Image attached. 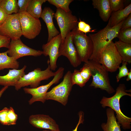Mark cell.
<instances>
[{
	"label": "cell",
	"mask_w": 131,
	"mask_h": 131,
	"mask_svg": "<svg viewBox=\"0 0 131 131\" xmlns=\"http://www.w3.org/2000/svg\"><path fill=\"white\" fill-rule=\"evenodd\" d=\"M98 62L108 72H115L120 66L122 59L113 41L102 50Z\"/></svg>",
	"instance_id": "7"
},
{
	"label": "cell",
	"mask_w": 131,
	"mask_h": 131,
	"mask_svg": "<svg viewBox=\"0 0 131 131\" xmlns=\"http://www.w3.org/2000/svg\"><path fill=\"white\" fill-rule=\"evenodd\" d=\"M130 27H131V13L124 20L122 25L121 29Z\"/></svg>",
	"instance_id": "36"
},
{
	"label": "cell",
	"mask_w": 131,
	"mask_h": 131,
	"mask_svg": "<svg viewBox=\"0 0 131 131\" xmlns=\"http://www.w3.org/2000/svg\"><path fill=\"white\" fill-rule=\"evenodd\" d=\"M86 63L89 66L92 78L90 86L99 88L109 94L115 91L110 84L108 72L98 62L89 60Z\"/></svg>",
	"instance_id": "3"
},
{
	"label": "cell",
	"mask_w": 131,
	"mask_h": 131,
	"mask_svg": "<svg viewBox=\"0 0 131 131\" xmlns=\"http://www.w3.org/2000/svg\"><path fill=\"white\" fill-rule=\"evenodd\" d=\"M8 16L0 6V25L3 23Z\"/></svg>",
	"instance_id": "38"
},
{
	"label": "cell",
	"mask_w": 131,
	"mask_h": 131,
	"mask_svg": "<svg viewBox=\"0 0 131 131\" xmlns=\"http://www.w3.org/2000/svg\"><path fill=\"white\" fill-rule=\"evenodd\" d=\"M55 13L54 11L50 8L45 7L42 10L41 16L47 26L48 34V42L60 33L55 27L53 21Z\"/></svg>",
	"instance_id": "16"
},
{
	"label": "cell",
	"mask_w": 131,
	"mask_h": 131,
	"mask_svg": "<svg viewBox=\"0 0 131 131\" xmlns=\"http://www.w3.org/2000/svg\"><path fill=\"white\" fill-rule=\"evenodd\" d=\"M11 39L9 38L0 35V48H8Z\"/></svg>",
	"instance_id": "35"
},
{
	"label": "cell",
	"mask_w": 131,
	"mask_h": 131,
	"mask_svg": "<svg viewBox=\"0 0 131 131\" xmlns=\"http://www.w3.org/2000/svg\"><path fill=\"white\" fill-rule=\"evenodd\" d=\"M29 123L37 128L52 131H60L55 121L49 115L44 114L32 115L29 117Z\"/></svg>",
	"instance_id": "15"
},
{
	"label": "cell",
	"mask_w": 131,
	"mask_h": 131,
	"mask_svg": "<svg viewBox=\"0 0 131 131\" xmlns=\"http://www.w3.org/2000/svg\"><path fill=\"white\" fill-rule=\"evenodd\" d=\"M19 14L22 35L29 39L34 38L40 34L41 29L40 20L27 12Z\"/></svg>",
	"instance_id": "9"
},
{
	"label": "cell",
	"mask_w": 131,
	"mask_h": 131,
	"mask_svg": "<svg viewBox=\"0 0 131 131\" xmlns=\"http://www.w3.org/2000/svg\"><path fill=\"white\" fill-rule=\"evenodd\" d=\"M0 35L11 40L20 39L22 35L19 13L9 15L0 25Z\"/></svg>",
	"instance_id": "11"
},
{
	"label": "cell",
	"mask_w": 131,
	"mask_h": 131,
	"mask_svg": "<svg viewBox=\"0 0 131 131\" xmlns=\"http://www.w3.org/2000/svg\"><path fill=\"white\" fill-rule=\"evenodd\" d=\"M114 44L122 58V62L131 64V44L124 43L120 41H115Z\"/></svg>",
	"instance_id": "21"
},
{
	"label": "cell",
	"mask_w": 131,
	"mask_h": 131,
	"mask_svg": "<svg viewBox=\"0 0 131 131\" xmlns=\"http://www.w3.org/2000/svg\"><path fill=\"white\" fill-rule=\"evenodd\" d=\"M92 1L94 8L98 10L102 20L105 22L108 21L112 12L109 0H92Z\"/></svg>",
	"instance_id": "18"
},
{
	"label": "cell",
	"mask_w": 131,
	"mask_h": 131,
	"mask_svg": "<svg viewBox=\"0 0 131 131\" xmlns=\"http://www.w3.org/2000/svg\"><path fill=\"white\" fill-rule=\"evenodd\" d=\"M54 16L59 28L62 42L69 32L77 28L78 19L71 11L67 12L60 8H57Z\"/></svg>",
	"instance_id": "8"
},
{
	"label": "cell",
	"mask_w": 131,
	"mask_h": 131,
	"mask_svg": "<svg viewBox=\"0 0 131 131\" xmlns=\"http://www.w3.org/2000/svg\"><path fill=\"white\" fill-rule=\"evenodd\" d=\"M8 117L9 125L16 124L18 119V116L15 113L13 108L10 107L9 108L8 113Z\"/></svg>",
	"instance_id": "32"
},
{
	"label": "cell",
	"mask_w": 131,
	"mask_h": 131,
	"mask_svg": "<svg viewBox=\"0 0 131 131\" xmlns=\"http://www.w3.org/2000/svg\"><path fill=\"white\" fill-rule=\"evenodd\" d=\"M107 121L106 123H103L101 127L103 131H121V125L116 121L114 111L109 107L106 110Z\"/></svg>",
	"instance_id": "20"
},
{
	"label": "cell",
	"mask_w": 131,
	"mask_h": 131,
	"mask_svg": "<svg viewBox=\"0 0 131 131\" xmlns=\"http://www.w3.org/2000/svg\"><path fill=\"white\" fill-rule=\"evenodd\" d=\"M61 42L60 33L42 46L43 54L45 56H49V64L52 70L55 71L57 67V62L59 57V50Z\"/></svg>",
	"instance_id": "14"
},
{
	"label": "cell",
	"mask_w": 131,
	"mask_h": 131,
	"mask_svg": "<svg viewBox=\"0 0 131 131\" xmlns=\"http://www.w3.org/2000/svg\"><path fill=\"white\" fill-rule=\"evenodd\" d=\"M46 0H30L26 12L32 16L39 18L41 17L42 10V6Z\"/></svg>",
	"instance_id": "23"
},
{
	"label": "cell",
	"mask_w": 131,
	"mask_h": 131,
	"mask_svg": "<svg viewBox=\"0 0 131 131\" xmlns=\"http://www.w3.org/2000/svg\"><path fill=\"white\" fill-rule=\"evenodd\" d=\"M26 67V66L24 65L20 69H10L7 74L0 76V85L4 86H14L17 82L25 74V71Z\"/></svg>",
	"instance_id": "17"
},
{
	"label": "cell",
	"mask_w": 131,
	"mask_h": 131,
	"mask_svg": "<svg viewBox=\"0 0 131 131\" xmlns=\"http://www.w3.org/2000/svg\"><path fill=\"white\" fill-rule=\"evenodd\" d=\"M71 74L70 71H68L64 75L62 81L47 92L45 96L46 100H53L64 106L66 105L73 85L71 79Z\"/></svg>",
	"instance_id": "5"
},
{
	"label": "cell",
	"mask_w": 131,
	"mask_h": 131,
	"mask_svg": "<svg viewBox=\"0 0 131 131\" xmlns=\"http://www.w3.org/2000/svg\"><path fill=\"white\" fill-rule=\"evenodd\" d=\"M62 56L66 57L74 67H78L82 63L73 42L71 32L67 34L64 41L60 44L58 56Z\"/></svg>",
	"instance_id": "13"
},
{
	"label": "cell",
	"mask_w": 131,
	"mask_h": 131,
	"mask_svg": "<svg viewBox=\"0 0 131 131\" xmlns=\"http://www.w3.org/2000/svg\"><path fill=\"white\" fill-rule=\"evenodd\" d=\"M79 20L77 25V29L79 31L85 34L89 32H96L95 29L91 30L92 28L89 25L84 21H82L80 19Z\"/></svg>",
	"instance_id": "30"
},
{
	"label": "cell",
	"mask_w": 131,
	"mask_h": 131,
	"mask_svg": "<svg viewBox=\"0 0 131 131\" xmlns=\"http://www.w3.org/2000/svg\"><path fill=\"white\" fill-rule=\"evenodd\" d=\"M47 63L48 67L45 70H41L40 68H38L24 75L14 86L15 90L17 91L22 87L28 86L32 88H36L39 87L41 81L54 77L56 72H53L51 69L48 60Z\"/></svg>",
	"instance_id": "4"
},
{
	"label": "cell",
	"mask_w": 131,
	"mask_h": 131,
	"mask_svg": "<svg viewBox=\"0 0 131 131\" xmlns=\"http://www.w3.org/2000/svg\"><path fill=\"white\" fill-rule=\"evenodd\" d=\"M8 86H4L0 90V98L4 92L8 88Z\"/></svg>",
	"instance_id": "39"
},
{
	"label": "cell",
	"mask_w": 131,
	"mask_h": 131,
	"mask_svg": "<svg viewBox=\"0 0 131 131\" xmlns=\"http://www.w3.org/2000/svg\"><path fill=\"white\" fill-rule=\"evenodd\" d=\"M9 108L5 107L0 110V123L3 125H9L8 117Z\"/></svg>",
	"instance_id": "33"
},
{
	"label": "cell",
	"mask_w": 131,
	"mask_h": 131,
	"mask_svg": "<svg viewBox=\"0 0 131 131\" xmlns=\"http://www.w3.org/2000/svg\"><path fill=\"white\" fill-rule=\"evenodd\" d=\"M50 4L54 5L57 8H60L67 12L71 11L69 5L73 0H48Z\"/></svg>",
	"instance_id": "25"
},
{
	"label": "cell",
	"mask_w": 131,
	"mask_h": 131,
	"mask_svg": "<svg viewBox=\"0 0 131 131\" xmlns=\"http://www.w3.org/2000/svg\"><path fill=\"white\" fill-rule=\"evenodd\" d=\"M124 20L113 27H111L108 23L105 27L97 33L89 34L93 45L92 53L89 60L98 62L101 51L114 39L117 37Z\"/></svg>",
	"instance_id": "1"
},
{
	"label": "cell",
	"mask_w": 131,
	"mask_h": 131,
	"mask_svg": "<svg viewBox=\"0 0 131 131\" xmlns=\"http://www.w3.org/2000/svg\"><path fill=\"white\" fill-rule=\"evenodd\" d=\"M7 51L9 57L17 60L26 56H40L43 54L42 51L31 48L25 45L20 39L11 40Z\"/></svg>",
	"instance_id": "12"
},
{
	"label": "cell",
	"mask_w": 131,
	"mask_h": 131,
	"mask_svg": "<svg viewBox=\"0 0 131 131\" xmlns=\"http://www.w3.org/2000/svg\"><path fill=\"white\" fill-rule=\"evenodd\" d=\"M64 71L63 67H59L56 71V74L52 80L47 84L34 88H24L23 90L25 93L32 95V97L28 101L29 104L31 105L36 101L44 103L46 100L45 96L48 90L53 84L59 82L63 76Z\"/></svg>",
	"instance_id": "10"
},
{
	"label": "cell",
	"mask_w": 131,
	"mask_h": 131,
	"mask_svg": "<svg viewBox=\"0 0 131 131\" xmlns=\"http://www.w3.org/2000/svg\"><path fill=\"white\" fill-rule=\"evenodd\" d=\"M78 115L79 116V120L78 123L75 128L72 131H77V129L79 125L81 123H83V122L84 121V114L83 112L80 111L78 114ZM42 131H52L49 130H44Z\"/></svg>",
	"instance_id": "37"
},
{
	"label": "cell",
	"mask_w": 131,
	"mask_h": 131,
	"mask_svg": "<svg viewBox=\"0 0 131 131\" xmlns=\"http://www.w3.org/2000/svg\"><path fill=\"white\" fill-rule=\"evenodd\" d=\"M122 65L118 67L119 73L116 76L117 82H118L122 78L127 76L129 72L127 67V63L123 62H122Z\"/></svg>",
	"instance_id": "28"
},
{
	"label": "cell",
	"mask_w": 131,
	"mask_h": 131,
	"mask_svg": "<svg viewBox=\"0 0 131 131\" xmlns=\"http://www.w3.org/2000/svg\"><path fill=\"white\" fill-rule=\"evenodd\" d=\"M1 0H0V3L1 2Z\"/></svg>",
	"instance_id": "41"
},
{
	"label": "cell",
	"mask_w": 131,
	"mask_h": 131,
	"mask_svg": "<svg viewBox=\"0 0 131 131\" xmlns=\"http://www.w3.org/2000/svg\"><path fill=\"white\" fill-rule=\"evenodd\" d=\"M125 85L123 84H120L116 89L115 94L110 98L103 97L100 101L103 107L108 106L116 113V118L118 122L124 130L130 129L131 128V118L125 116L121 111L120 105V100L125 95L131 96V94L128 93V90H126Z\"/></svg>",
	"instance_id": "2"
},
{
	"label": "cell",
	"mask_w": 131,
	"mask_h": 131,
	"mask_svg": "<svg viewBox=\"0 0 131 131\" xmlns=\"http://www.w3.org/2000/svg\"><path fill=\"white\" fill-rule=\"evenodd\" d=\"M19 66V62L9 56L7 51L0 53V70L8 68L18 69Z\"/></svg>",
	"instance_id": "22"
},
{
	"label": "cell",
	"mask_w": 131,
	"mask_h": 131,
	"mask_svg": "<svg viewBox=\"0 0 131 131\" xmlns=\"http://www.w3.org/2000/svg\"><path fill=\"white\" fill-rule=\"evenodd\" d=\"M112 12H114L123 9L124 6L122 0H109Z\"/></svg>",
	"instance_id": "31"
},
{
	"label": "cell",
	"mask_w": 131,
	"mask_h": 131,
	"mask_svg": "<svg viewBox=\"0 0 131 131\" xmlns=\"http://www.w3.org/2000/svg\"><path fill=\"white\" fill-rule=\"evenodd\" d=\"M71 32L73 42L82 62H87L93 51L91 39L86 34L79 31L77 28Z\"/></svg>",
	"instance_id": "6"
},
{
	"label": "cell",
	"mask_w": 131,
	"mask_h": 131,
	"mask_svg": "<svg viewBox=\"0 0 131 131\" xmlns=\"http://www.w3.org/2000/svg\"><path fill=\"white\" fill-rule=\"evenodd\" d=\"M117 38L122 42L128 44H131V27L120 30Z\"/></svg>",
	"instance_id": "26"
},
{
	"label": "cell",
	"mask_w": 131,
	"mask_h": 131,
	"mask_svg": "<svg viewBox=\"0 0 131 131\" xmlns=\"http://www.w3.org/2000/svg\"><path fill=\"white\" fill-rule=\"evenodd\" d=\"M0 6L8 15L18 13L19 8L17 0H2Z\"/></svg>",
	"instance_id": "24"
},
{
	"label": "cell",
	"mask_w": 131,
	"mask_h": 131,
	"mask_svg": "<svg viewBox=\"0 0 131 131\" xmlns=\"http://www.w3.org/2000/svg\"><path fill=\"white\" fill-rule=\"evenodd\" d=\"M131 12L130 3L123 9L112 13L108 23L111 27L114 26L125 20Z\"/></svg>",
	"instance_id": "19"
},
{
	"label": "cell",
	"mask_w": 131,
	"mask_h": 131,
	"mask_svg": "<svg viewBox=\"0 0 131 131\" xmlns=\"http://www.w3.org/2000/svg\"><path fill=\"white\" fill-rule=\"evenodd\" d=\"M30 0H17V4L19 8L18 13L26 12L27 6Z\"/></svg>",
	"instance_id": "34"
},
{
	"label": "cell",
	"mask_w": 131,
	"mask_h": 131,
	"mask_svg": "<svg viewBox=\"0 0 131 131\" xmlns=\"http://www.w3.org/2000/svg\"><path fill=\"white\" fill-rule=\"evenodd\" d=\"M71 79L73 85L76 84L82 87L86 83L81 75L80 70L75 69L74 72L72 73Z\"/></svg>",
	"instance_id": "27"
},
{
	"label": "cell",
	"mask_w": 131,
	"mask_h": 131,
	"mask_svg": "<svg viewBox=\"0 0 131 131\" xmlns=\"http://www.w3.org/2000/svg\"><path fill=\"white\" fill-rule=\"evenodd\" d=\"M80 71L82 77L86 83L91 76V74L90 68L86 63H84L83 66L80 69Z\"/></svg>",
	"instance_id": "29"
},
{
	"label": "cell",
	"mask_w": 131,
	"mask_h": 131,
	"mask_svg": "<svg viewBox=\"0 0 131 131\" xmlns=\"http://www.w3.org/2000/svg\"><path fill=\"white\" fill-rule=\"evenodd\" d=\"M127 77L126 79V80L127 81H128L131 80V69L129 71Z\"/></svg>",
	"instance_id": "40"
}]
</instances>
